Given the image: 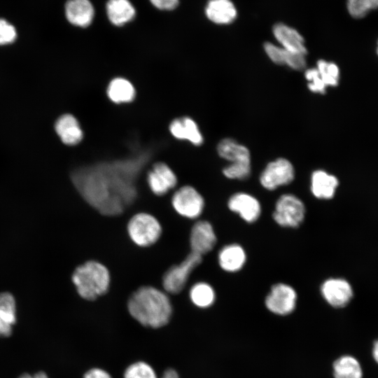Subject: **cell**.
<instances>
[{
	"mask_svg": "<svg viewBox=\"0 0 378 378\" xmlns=\"http://www.w3.org/2000/svg\"><path fill=\"white\" fill-rule=\"evenodd\" d=\"M205 14L215 24H228L236 19L237 12L230 0H209L205 8Z\"/></svg>",
	"mask_w": 378,
	"mask_h": 378,
	"instance_id": "ffe728a7",
	"label": "cell"
},
{
	"mask_svg": "<svg viewBox=\"0 0 378 378\" xmlns=\"http://www.w3.org/2000/svg\"><path fill=\"white\" fill-rule=\"evenodd\" d=\"M272 32L281 47L292 52L307 55L304 40L296 29L286 24L279 22L274 25Z\"/></svg>",
	"mask_w": 378,
	"mask_h": 378,
	"instance_id": "2e32d148",
	"label": "cell"
},
{
	"mask_svg": "<svg viewBox=\"0 0 378 378\" xmlns=\"http://www.w3.org/2000/svg\"><path fill=\"white\" fill-rule=\"evenodd\" d=\"M124 378H158L153 368L148 363L139 361L125 370Z\"/></svg>",
	"mask_w": 378,
	"mask_h": 378,
	"instance_id": "f1b7e54d",
	"label": "cell"
},
{
	"mask_svg": "<svg viewBox=\"0 0 378 378\" xmlns=\"http://www.w3.org/2000/svg\"><path fill=\"white\" fill-rule=\"evenodd\" d=\"M55 129L62 142L67 146L80 144L85 136L79 120L71 113L59 116L55 122Z\"/></svg>",
	"mask_w": 378,
	"mask_h": 378,
	"instance_id": "5bb4252c",
	"label": "cell"
},
{
	"mask_svg": "<svg viewBox=\"0 0 378 378\" xmlns=\"http://www.w3.org/2000/svg\"><path fill=\"white\" fill-rule=\"evenodd\" d=\"M264 50L269 58L276 64L286 65L295 70H302L306 66L305 55L290 52L270 42L265 43Z\"/></svg>",
	"mask_w": 378,
	"mask_h": 378,
	"instance_id": "d6986e66",
	"label": "cell"
},
{
	"mask_svg": "<svg viewBox=\"0 0 378 378\" xmlns=\"http://www.w3.org/2000/svg\"><path fill=\"white\" fill-rule=\"evenodd\" d=\"M108 100L115 105H127L132 103L136 97L134 83L123 76L113 77L105 90Z\"/></svg>",
	"mask_w": 378,
	"mask_h": 378,
	"instance_id": "7c38bea8",
	"label": "cell"
},
{
	"mask_svg": "<svg viewBox=\"0 0 378 378\" xmlns=\"http://www.w3.org/2000/svg\"><path fill=\"white\" fill-rule=\"evenodd\" d=\"M372 10L378 9V0H370Z\"/></svg>",
	"mask_w": 378,
	"mask_h": 378,
	"instance_id": "f35d334b",
	"label": "cell"
},
{
	"mask_svg": "<svg viewBox=\"0 0 378 378\" xmlns=\"http://www.w3.org/2000/svg\"><path fill=\"white\" fill-rule=\"evenodd\" d=\"M192 252L202 255L212 250L216 243V237L211 225L206 220L195 223L190 232Z\"/></svg>",
	"mask_w": 378,
	"mask_h": 378,
	"instance_id": "9a60e30c",
	"label": "cell"
},
{
	"mask_svg": "<svg viewBox=\"0 0 378 378\" xmlns=\"http://www.w3.org/2000/svg\"><path fill=\"white\" fill-rule=\"evenodd\" d=\"M17 37L15 28L4 19H0V45L13 43Z\"/></svg>",
	"mask_w": 378,
	"mask_h": 378,
	"instance_id": "d6a6232c",
	"label": "cell"
},
{
	"mask_svg": "<svg viewBox=\"0 0 378 378\" xmlns=\"http://www.w3.org/2000/svg\"><path fill=\"white\" fill-rule=\"evenodd\" d=\"M220 266L227 272L239 270L246 261L244 249L237 244H231L223 247L218 255Z\"/></svg>",
	"mask_w": 378,
	"mask_h": 378,
	"instance_id": "d4e9b609",
	"label": "cell"
},
{
	"mask_svg": "<svg viewBox=\"0 0 378 378\" xmlns=\"http://www.w3.org/2000/svg\"><path fill=\"white\" fill-rule=\"evenodd\" d=\"M127 231L134 244L146 247L158 241L162 233V227L159 221L152 215L139 213L130 220Z\"/></svg>",
	"mask_w": 378,
	"mask_h": 378,
	"instance_id": "277c9868",
	"label": "cell"
},
{
	"mask_svg": "<svg viewBox=\"0 0 378 378\" xmlns=\"http://www.w3.org/2000/svg\"><path fill=\"white\" fill-rule=\"evenodd\" d=\"M335 378H362L361 366L356 358L351 356H342L333 363Z\"/></svg>",
	"mask_w": 378,
	"mask_h": 378,
	"instance_id": "484cf974",
	"label": "cell"
},
{
	"mask_svg": "<svg viewBox=\"0 0 378 378\" xmlns=\"http://www.w3.org/2000/svg\"><path fill=\"white\" fill-rule=\"evenodd\" d=\"M223 173L228 178L246 179L251 174V162L231 163L223 169Z\"/></svg>",
	"mask_w": 378,
	"mask_h": 378,
	"instance_id": "f546056e",
	"label": "cell"
},
{
	"mask_svg": "<svg viewBox=\"0 0 378 378\" xmlns=\"http://www.w3.org/2000/svg\"><path fill=\"white\" fill-rule=\"evenodd\" d=\"M304 76L308 81V88L313 92L323 94L326 86L321 80L316 68L306 70Z\"/></svg>",
	"mask_w": 378,
	"mask_h": 378,
	"instance_id": "1f68e13d",
	"label": "cell"
},
{
	"mask_svg": "<svg viewBox=\"0 0 378 378\" xmlns=\"http://www.w3.org/2000/svg\"><path fill=\"white\" fill-rule=\"evenodd\" d=\"M316 68L321 80L326 87L337 85L340 71L336 64L320 59L317 62Z\"/></svg>",
	"mask_w": 378,
	"mask_h": 378,
	"instance_id": "83f0119b",
	"label": "cell"
},
{
	"mask_svg": "<svg viewBox=\"0 0 378 378\" xmlns=\"http://www.w3.org/2000/svg\"><path fill=\"white\" fill-rule=\"evenodd\" d=\"M72 281L82 298L94 300L107 292L110 274L104 265L90 260L76 267Z\"/></svg>",
	"mask_w": 378,
	"mask_h": 378,
	"instance_id": "3957f363",
	"label": "cell"
},
{
	"mask_svg": "<svg viewBox=\"0 0 378 378\" xmlns=\"http://www.w3.org/2000/svg\"><path fill=\"white\" fill-rule=\"evenodd\" d=\"M228 207L248 223L255 221L261 211L259 202L253 196L243 192L233 195L229 200Z\"/></svg>",
	"mask_w": 378,
	"mask_h": 378,
	"instance_id": "e0dca14e",
	"label": "cell"
},
{
	"mask_svg": "<svg viewBox=\"0 0 378 378\" xmlns=\"http://www.w3.org/2000/svg\"><path fill=\"white\" fill-rule=\"evenodd\" d=\"M65 15L73 25L87 27L93 20L94 10L89 0H69L65 5Z\"/></svg>",
	"mask_w": 378,
	"mask_h": 378,
	"instance_id": "ac0fdd59",
	"label": "cell"
},
{
	"mask_svg": "<svg viewBox=\"0 0 378 378\" xmlns=\"http://www.w3.org/2000/svg\"><path fill=\"white\" fill-rule=\"evenodd\" d=\"M190 298L192 303L198 307L206 308L215 300V293L212 287L206 283H197L190 289Z\"/></svg>",
	"mask_w": 378,
	"mask_h": 378,
	"instance_id": "4316f807",
	"label": "cell"
},
{
	"mask_svg": "<svg viewBox=\"0 0 378 378\" xmlns=\"http://www.w3.org/2000/svg\"><path fill=\"white\" fill-rule=\"evenodd\" d=\"M151 4L157 8L163 10H172L178 5V0H150Z\"/></svg>",
	"mask_w": 378,
	"mask_h": 378,
	"instance_id": "836d02e7",
	"label": "cell"
},
{
	"mask_svg": "<svg viewBox=\"0 0 378 378\" xmlns=\"http://www.w3.org/2000/svg\"><path fill=\"white\" fill-rule=\"evenodd\" d=\"M202 260V255L191 252L180 264L171 267L162 277L164 289L171 294L180 293L190 274L201 263Z\"/></svg>",
	"mask_w": 378,
	"mask_h": 378,
	"instance_id": "5b68a950",
	"label": "cell"
},
{
	"mask_svg": "<svg viewBox=\"0 0 378 378\" xmlns=\"http://www.w3.org/2000/svg\"><path fill=\"white\" fill-rule=\"evenodd\" d=\"M130 315L145 327L159 328L167 325L172 314L169 298L162 291L151 286L136 290L127 303Z\"/></svg>",
	"mask_w": 378,
	"mask_h": 378,
	"instance_id": "7a4b0ae2",
	"label": "cell"
},
{
	"mask_svg": "<svg viewBox=\"0 0 378 378\" xmlns=\"http://www.w3.org/2000/svg\"><path fill=\"white\" fill-rule=\"evenodd\" d=\"M294 176L292 164L285 158H279L267 165L260 174V181L265 188L272 190L290 183Z\"/></svg>",
	"mask_w": 378,
	"mask_h": 378,
	"instance_id": "ba28073f",
	"label": "cell"
},
{
	"mask_svg": "<svg viewBox=\"0 0 378 378\" xmlns=\"http://www.w3.org/2000/svg\"><path fill=\"white\" fill-rule=\"evenodd\" d=\"M297 294L290 286L277 284L273 286L265 299L267 308L277 315L290 314L296 305Z\"/></svg>",
	"mask_w": 378,
	"mask_h": 378,
	"instance_id": "9c48e42d",
	"label": "cell"
},
{
	"mask_svg": "<svg viewBox=\"0 0 378 378\" xmlns=\"http://www.w3.org/2000/svg\"><path fill=\"white\" fill-rule=\"evenodd\" d=\"M33 378H49L45 372L39 371L33 374Z\"/></svg>",
	"mask_w": 378,
	"mask_h": 378,
	"instance_id": "74e56055",
	"label": "cell"
},
{
	"mask_svg": "<svg viewBox=\"0 0 378 378\" xmlns=\"http://www.w3.org/2000/svg\"><path fill=\"white\" fill-rule=\"evenodd\" d=\"M161 378H179L178 374L174 369H167Z\"/></svg>",
	"mask_w": 378,
	"mask_h": 378,
	"instance_id": "d590c367",
	"label": "cell"
},
{
	"mask_svg": "<svg viewBox=\"0 0 378 378\" xmlns=\"http://www.w3.org/2000/svg\"><path fill=\"white\" fill-rule=\"evenodd\" d=\"M217 151L222 158L230 161L231 163L251 162L248 149L232 139L221 140L218 144Z\"/></svg>",
	"mask_w": 378,
	"mask_h": 378,
	"instance_id": "cb8c5ba5",
	"label": "cell"
},
{
	"mask_svg": "<svg viewBox=\"0 0 378 378\" xmlns=\"http://www.w3.org/2000/svg\"><path fill=\"white\" fill-rule=\"evenodd\" d=\"M177 176L172 167L163 161L153 164L147 174V182L151 191L157 195H163L177 184Z\"/></svg>",
	"mask_w": 378,
	"mask_h": 378,
	"instance_id": "30bf717a",
	"label": "cell"
},
{
	"mask_svg": "<svg viewBox=\"0 0 378 378\" xmlns=\"http://www.w3.org/2000/svg\"><path fill=\"white\" fill-rule=\"evenodd\" d=\"M377 55H378V41H377Z\"/></svg>",
	"mask_w": 378,
	"mask_h": 378,
	"instance_id": "ab89813d",
	"label": "cell"
},
{
	"mask_svg": "<svg viewBox=\"0 0 378 378\" xmlns=\"http://www.w3.org/2000/svg\"><path fill=\"white\" fill-rule=\"evenodd\" d=\"M16 304L9 293H0V337H8L16 323Z\"/></svg>",
	"mask_w": 378,
	"mask_h": 378,
	"instance_id": "44dd1931",
	"label": "cell"
},
{
	"mask_svg": "<svg viewBox=\"0 0 378 378\" xmlns=\"http://www.w3.org/2000/svg\"><path fill=\"white\" fill-rule=\"evenodd\" d=\"M338 180L323 170L314 171L311 176V190L319 199H330L333 197Z\"/></svg>",
	"mask_w": 378,
	"mask_h": 378,
	"instance_id": "7402d4cb",
	"label": "cell"
},
{
	"mask_svg": "<svg viewBox=\"0 0 378 378\" xmlns=\"http://www.w3.org/2000/svg\"><path fill=\"white\" fill-rule=\"evenodd\" d=\"M83 378H111V377L102 369L92 368L85 373Z\"/></svg>",
	"mask_w": 378,
	"mask_h": 378,
	"instance_id": "e575fe53",
	"label": "cell"
},
{
	"mask_svg": "<svg viewBox=\"0 0 378 378\" xmlns=\"http://www.w3.org/2000/svg\"><path fill=\"white\" fill-rule=\"evenodd\" d=\"M321 293L326 302L336 308L347 305L353 297L351 285L342 279H330L321 286Z\"/></svg>",
	"mask_w": 378,
	"mask_h": 378,
	"instance_id": "4fadbf2b",
	"label": "cell"
},
{
	"mask_svg": "<svg viewBox=\"0 0 378 378\" xmlns=\"http://www.w3.org/2000/svg\"><path fill=\"white\" fill-rule=\"evenodd\" d=\"M168 132L178 141H186L195 146H201L204 138L197 122L188 115L172 119L167 127Z\"/></svg>",
	"mask_w": 378,
	"mask_h": 378,
	"instance_id": "8fae6325",
	"label": "cell"
},
{
	"mask_svg": "<svg viewBox=\"0 0 378 378\" xmlns=\"http://www.w3.org/2000/svg\"><path fill=\"white\" fill-rule=\"evenodd\" d=\"M172 204L181 216L195 218L202 214L204 202L203 197L196 189L190 186H185L174 192Z\"/></svg>",
	"mask_w": 378,
	"mask_h": 378,
	"instance_id": "52a82bcc",
	"label": "cell"
},
{
	"mask_svg": "<svg viewBox=\"0 0 378 378\" xmlns=\"http://www.w3.org/2000/svg\"><path fill=\"white\" fill-rule=\"evenodd\" d=\"M346 7L350 15L356 19L365 17L372 10L370 0H347Z\"/></svg>",
	"mask_w": 378,
	"mask_h": 378,
	"instance_id": "4dcf8cb0",
	"label": "cell"
},
{
	"mask_svg": "<svg viewBox=\"0 0 378 378\" xmlns=\"http://www.w3.org/2000/svg\"><path fill=\"white\" fill-rule=\"evenodd\" d=\"M148 155L99 162L74 171L72 182L83 199L100 214L116 216L137 195L136 180Z\"/></svg>",
	"mask_w": 378,
	"mask_h": 378,
	"instance_id": "6da1fadb",
	"label": "cell"
},
{
	"mask_svg": "<svg viewBox=\"0 0 378 378\" xmlns=\"http://www.w3.org/2000/svg\"><path fill=\"white\" fill-rule=\"evenodd\" d=\"M372 356L375 361L378 363V340L373 345Z\"/></svg>",
	"mask_w": 378,
	"mask_h": 378,
	"instance_id": "8d00e7d4",
	"label": "cell"
},
{
	"mask_svg": "<svg viewBox=\"0 0 378 378\" xmlns=\"http://www.w3.org/2000/svg\"><path fill=\"white\" fill-rule=\"evenodd\" d=\"M106 13L110 22L122 26L135 17V8L129 0H108Z\"/></svg>",
	"mask_w": 378,
	"mask_h": 378,
	"instance_id": "603a6c76",
	"label": "cell"
},
{
	"mask_svg": "<svg viewBox=\"0 0 378 378\" xmlns=\"http://www.w3.org/2000/svg\"><path fill=\"white\" fill-rule=\"evenodd\" d=\"M304 214L302 202L293 195L286 194L276 202L273 218L281 226L297 227L302 223Z\"/></svg>",
	"mask_w": 378,
	"mask_h": 378,
	"instance_id": "8992f818",
	"label": "cell"
}]
</instances>
